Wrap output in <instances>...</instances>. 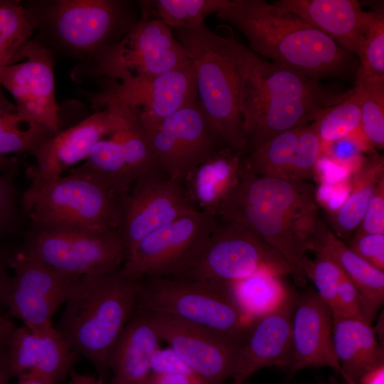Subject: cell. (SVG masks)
<instances>
[{"instance_id": "8fae6325", "label": "cell", "mask_w": 384, "mask_h": 384, "mask_svg": "<svg viewBox=\"0 0 384 384\" xmlns=\"http://www.w3.org/2000/svg\"><path fill=\"white\" fill-rule=\"evenodd\" d=\"M90 100L96 110L119 105L134 111L141 125L156 123L198 101L194 67L189 60L165 73L141 79L102 78Z\"/></svg>"}, {"instance_id": "7a4b0ae2", "label": "cell", "mask_w": 384, "mask_h": 384, "mask_svg": "<svg viewBox=\"0 0 384 384\" xmlns=\"http://www.w3.org/2000/svg\"><path fill=\"white\" fill-rule=\"evenodd\" d=\"M239 30L250 50L315 80L347 77L352 57L329 36L300 16L264 0H230L216 14Z\"/></svg>"}, {"instance_id": "e0dca14e", "label": "cell", "mask_w": 384, "mask_h": 384, "mask_svg": "<svg viewBox=\"0 0 384 384\" xmlns=\"http://www.w3.org/2000/svg\"><path fill=\"white\" fill-rule=\"evenodd\" d=\"M195 210L182 183L157 173L138 178L121 203L117 230L127 256L143 238Z\"/></svg>"}, {"instance_id": "484cf974", "label": "cell", "mask_w": 384, "mask_h": 384, "mask_svg": "<svg viewBox=\"0 0 384 384\" xmlns=\"http://www.w3.org/2000/svg\"><path fill=\"white\" fill-rule=\"evenodd\" d=\"M161 341L146 311L137 304L109 356L111 384H146Z\"/></svg>"}, {"instance_id": "603a6c76", "label": "cell", "mask_w": 384, "mask_h": 384, "mask_svg": "<svg viewBox=\"0 0 384 384\" xmlns=\"http://www.w3.org/2000/svg\"><path fill=\"white\" fill-rule=\"evenodd\" d=\"M297 292L291 289L274 311L255 319L242 341L233 384H242L269 366L284 368L290 352L292 321Z\"/></svg>"}, {"instance_id": "277c9868", "label": "cell", "mask_w": 384, "mask_h": 384, "mask_svg": "<svg viewBox=\"0 0 384 384\" xmlns=\"http://www.w3.org/2000/svg\"><path fill=\"white\" fill-rule=\"evenodd\" d=\"M191 61L199 103L222 144L240 154L247 146L238 103L239 85L226 39L205 23L174 28Z\"/></svg>"}, {"instance_id": "d6a6232c", "label": "cell", "mask_w": 384, "mask_h": 384, "mask_svg": "<svg viewBox=\"0 0 384 384\" xmlns=\"http://www.w3.org/2000/svg\"><path fill=\"white\" fill-rule=\"evenodd\" d=\"M230 0H156L142 1L143 18L152 14L168 27L185 28L204 23L211 14L227 7Z\"/></svg>"}, {"instance_id": "60d3db41", "label": "cell", "mask_w": 384, "mask_h": 384, "mask_svg": "<svg viewBox=\"0 0 384 384\" xmlns=\"http://www.w3.org/2000/svg\"><path fill=\"white\" fill-rule=\"evenodd\" d=\"M371 147L361 130L328 144L321 151L331 160L348 169L353 174L361 166L363 159L361 152Z\"/></svg>"}, {"instance_id": "f1b7e54d", "label": "cell", "mask_w": 384, "mask_h": 384, "mask_svg": "<svg viewBox=\"0 0 384 384\" xmlns=\"http://www.w3.org/2000/svg\"><path fill=\"white\" fill-rule=\"evenodd\" d=\"M333 343L347 384L368 370L384 364V351L371 324L358 319H333Z\"/></svg>"}, {"instance_id": "6f0895ef", "label": "cell", "mask_w": 384, "mask_h": 384, "mask_svg": "<svg viewBox=\"0 0 384 384\" xmlns=\"http://www.w3.org/2000/svg\"><path fill=\"white\" fill-rule=\"evenodd\" d=\"M242 384H244V383H242Z\"/></svg>"}, {"instance_id": "8d00e7d4", "label": "cell", "mask_w": 384, "mask_h": 384, "mask_svg": "<svg viewBox=\"0 0 384 384\" xmlns=\"http://www.w3.org/2000/svg\"><path fill=\"white\" fill-rule=\"evenodd\" d=\"M361 92V132L371 148L384 146V78H356Z\"/></svg>"}, {"instance_id": "d6986e66", "label": "cell", "mask_w": 384, "mask_h": 384, "mask_svg": "<svg viewBox=\"0 0 384 384\" xmlns=\"http://www.w3.org/2000/svg\"><path fill=\"white\" fill-rule=\"evenodd\" d=\"M84 161L73 169L90 174L121 197L138 178L159 170L138 119L98 142Z\"/></svg>"}, {"instance_id": "f35d334b", "label": "cell", "mask_w": 384, "mask_h": 384, "mask_svg": "<svg viewBox=\"0 0 384 384\" xmlns=\"http://www.w3.org/2000/svg\"><path fill=\"white\" fill-rule=\"evenodd\" d=\"M305 275L312 281L315 291L332 312L337 287L344 275L340 266L328 253L319 249L314 260L309 261Z\"/></svg>"}, {"instance_id": "44dd1931", "label": "cell", "mask_w": 384, "mask_h": 384, "mask_svg": "<svg viewBox=\"0 0 384 384\" xmlns=\"http://www.w3.org/2000/svg\"><path fill=\"white\" fill-rule=\"evenodd\" d=\"M329 367L342 375L333 343L331 309L315 289L297 293L292 321L291 348L284 369L292 373Z\"/></svg>"}, {"instance_id": "52a82bcc", "label": "cell", "mask_w": 384, "mask_h": 384, "mask_svg": "<svg viewBox=\"0 0 384 384\" xmlns=\"http://www.w3.org/2000/svg\"><path fill=\"white\" fill-rule=\"evenodd\" d=\"M137 304L243 341L253 321L234 302L227 284L173 277L139 282Z\"/></svg>"}, {"instance_id": "7c38bea8", "label": "cell", "mask_w": 384, "mask_h": 384, "mask_svg": "<svg viewBox=\"0 0 384 384\" xmlns=\"http://www.w3.org/2000/svg\"><path fill=\"white\" fill-rule=\"evenodd\" d=\"M216 216L195 210L154 231L133 248L122 266L123 274L139 282L176 277L205 244Z\"/></svg>"}, {"instance_id": "d4e9b609", "label": "cell", "mask_w": 384, "mask_h": 384, "mask_svg": "<svg viewBox=\"0 0 384 384\" xmlns=\"http://www.w3.org/2000/svg\"><path fill=\"white\" fill-rule=\"evenodd\" d=\"M272 4L300 16L357 55L374 16L356 0H279Z\"/></svg>"}, {"instance_id": "ac0fdd59", "label": "cell", "mask_w": 384, "mask_h": 384, "mask_svg": "<svg viewBox=\"0 0 384 384\" xmlns=\"http://www.w3.org/2000/svg\"><path fill=\"white\" fill-rule=\"evenodd\" d=\"M137 119V113L124 106L112 105L97 110L46 141L32 154L36 165L29 167L43 178L62 176L69 168L84 161L98 142Z\"/></svg>"}, {"instance_id": "83f0119b", "label": "cell", "mask_w": 384, "mask_h": 384, "mask_svg": "<svg viewBox=\"0 0 384 384\" xmlns=\"http://www.w3.org/2000/svg\"><path fill=\"white\" fill-rule=\"evenodd\" d=\"M316 233L318 250L328 253L351 281L358 292L363 319L371 324L384 303V272L357 255L321 220Z\"/></svg>"}, {"instance_id": "db71d44e", "label": "cell", "mask_w": 384, "mask_h": 384, "mask_svg": "<svg viewBox=\"0 0 384 384\" xmlns=\"http://www.w3.org/2000/svg\"><path fill=\"white\" fill-rule=\"evenodd\" d=\"M18 161L15 158L0 155V173H4L17 168Z\"/></svg>"}, {"instance_id": "7bdbcfd3", "label": "cell", "mask_w": 384, "mask_h": 384, "mask_svg": "<svg viewBox=\"0 0 384 384\" xmlns=\"http://www.w3.org/2000/svg\"><path fill=\"white\" fill-rule=\"evenodd\" d=\"M348 247L372 266L384 272V235L354 233Z\"/></svg>"}, {"instance_id": "8992f818", "label": "cell", "mask_w": 384, "mask_h": 384, "mask_svg": "<svg viewBox=\"0 0 384 384\" xmlns=\"http://www.w3.org/2000/svg\"><path fill=\"white\" fill-rule=\"evenodd\" d=\"M19 203L31 225L77 224L118 229L121 197L88 174L43 178L28 167Z\"/></svg>"}, {"instance_id": "9f6ffc18", "label": "cell", "mask_w": 384, "mask_h": 384, "mask_svg": "<svg viewBox=\"0 0 384 384\" xmlns=\"http://www.w3.org/2000/svg\"><path fill=\"white\" fill-rule=\"evenodd\" d=\"M67 384H80V383L73 375H71V380Z\"/></svg>"}, {"instance_id": "f5cc1de1", "label": "cell", "mask_w": 384, "mask_h": 384, "mask_svg": "<svg viewBox=\"0 0 384 384\" xmlns=\"http://www.w3.org/2000/svg\"><path fill=\"white\" fill-rule=\"evenodd\" d=\"M7 349L0 355V384H9L12 377L9 365Z\"/></svg>"}, {"instance_id": "4fadbf2b", "label": "cell", "mask_w": 384, "mask_h": 384, "mask_svg": "<svg viewBox=\"0 0 384 384\" xmlns=\"http://www.w3.org/2000/svg\"><path fill=\"white\" fill-rule=\"evenodd\" d=\"M141 127L159 170L182 184L196 166L221 148L199 102Z\"/></svg>"}, {"instance_id": "11a10c76", "label": "cell", "mask_w": 384, "mask_h": 384, "mask_svg": "<svg viewBox=\"0 0 384 384\" xmlns=\"http://www.w3.org/2000/svg\"><path fill=\"white\" fill-rule=\"evenodd\" d=\"M70 374L78 380L80 384H103L101 380H97L89 375L78 374L73 371H71Z\"/></svg>"}, {"instance_id": "ba28073f", "label": "cell", "mask_w": 384, "mask_h": 384, "mask_svg": "<svg viewBox=\"0 0 384 384\" xmlns=\"http://www.w3.org/2000/svg\"><path fill=\"white\" fill-rule=\"evenodd\" d=\"M20 250L75 277L115 271L127 257L117 229L77 224L32 225Z\"/></svg>"}, {"instance_id": "9c48e42d", "label": "cell", "mask_w": 384, "mask_h": 384, "mask_svg": "<svg viewBox=\"0 0 384 384\" xmlns=\"http://www.w3.org/2000/svg\"><path fill=\"white\" fill-rule=\"evenodd\" d=\"M208 240L176 277L228 284L247 277L292 274L284 257L260 236L234 222L220 218Z\"/></svg>"}, {"instance_id": "bcb514c9", "label": "cell", "mask_w": 384, "mask_h": 384, "mask_svg": "<svg viewBox=\"0 0 384 384\" xmlns=\"http://www.w3.org/2000/svg\"><path fill=\"white\" fill-rule=\"evenodd\" d=\"M151 371L153 373L182 374L201 378L169 347L159 348L154 353L151 361Z\"/></svg>"}, {"instance_id": "1f68e13d", "label": "cell", "mask_w": 384, "mask_h": 384, "mask_svg": "<svg viewBox=\"0 0 384 384\" xmlns=\"http://www.w3.org/2000/svg\"><path fill=\"white\" fill-rule=\"evenodd\" d=\"M54 134L22 114L3 94L0 85V155L33 154Z\"/></svg>"}, {"instance_id": "ffe728a7", "label": "cell", "mask_w": 384, "mask_h": 384, "mask_svg": "<svg viewBox=\"0 0 384 384\" xmlns=\"http://www.w3.org/2000/svg\"><path fill=\"white\" fill-rule=\"evenodd\" d=\"M224 205L247 206L269 210L314 232H316L319 220V203L313 185L305 181L259 176L245 166Z\"/></svg>"}, {"instance_id": "9a60e30c", "label": "cell", "mask_w": 384, "mask_h": 384, "mask_svg": "<svg viewBox=\"0 0 384 384\" xmlns=\"http://www.w3.org/2000/svg\"><path fill=\"white\" fill-rule=\"evenodd\" d=\"M53 67L51 49L30 39L0 73V85L11 93L22 114L55 134L61 129Z\"/></svg>"}, {"instance_id": "c3c4849f", "label": "cell", "mask_w": 384, "mask_h": 384, "mask_svg": "<svg viewBox=\"0 0 384 384\" xmlns=\"http://www.w3.org/2000/svg\"><path fill=\"white\" fill-rule=\"evenodd\" d=\"M146 384H209L204 380L189 375L174 373H151Z\"/></svg>"}, {"instance_id": "d590c367", "label": "cell", "mask_w": 384, "mask_h": 384, "mask_svg": "<svg viewBox=\"0 0 384 384\" xmlns=\"http://www.w3.org/2000/svg\"><path fill=\"white\" fill-rule=\"evenodd\" d=\"M35 28L18 1L0 0V73L31 39Z\"/></svg>"}, {"instance_id": "5bb4252c", "label": "cell", "mask_w": 384, "mask_h": 384, "mask_svg": "<svg viewBox=\"0 0 384 384\" xmlns=\"http://www.w3.org/2000/svg\"><path fill=\"white\" fill-rule=\"evenodd\" d=\"M14 274L9 289L8 315L37 331L52 326V319L65 304L78 277L62 273L21 250L10 255Z\"/></svg>"}, {"instance_id": "74e56055", "label": "cell", "mask_w": 384, "mask_h": 384, "mask_svg": "<svg viewBox=\"0 0 384 384\" xmlns=\"http://www.w3.org/2000/svg\"><path fill=\"white\" fill-rule=\"evenodd\" d=\"M360 65L357 76L384 78V14L383 9L374 11V16L367 30L360 53Z\"/></svg>"}, {"instance_id": "cb8c5ba5", "label": "cell", "mask_w": 384, "mask_h": 384, "mask_svg": "<svg viewBox=\"0 0 384 384\" xmlns=\"http://www.w3.org/2000/svg\"><path fill=\"white\" fill-rule=\"evenodd\" d=\"M7 353L12 377L36 372L53 384L71 373L77 356L53 325L37 331L16 326L10 337Z\"/></svg>"}, {"instance_id": "6da1fadb", "label": "cell", "mask_w": 384, "mask_h": 384, "mask_svg": "<svg viewBox=\"0 0 384 384\" xmlns=\"http://www.w3.org/2000/svg\"><path fill=\"white\" fill-rule=\"evenodd\" d=\"M239 85L243 129L253 149L289 129L314 122L350 95L253 53L225 38Z\"/></svg>"}, {"instance_id": "b9f144b4", "label": "cell", "mask_w": 384, "mask_h": 384, "mask_svg": "<svg viewBox=\"0 0 384 384\" xmlns=\"http://www.w3.org/2000/svg\"><path fill=\"white\" fill-rule=\"evenodd\" d=\"M18 167L0 173V236L14 231L18 223L14 176Z\"/></svg>"}, {"instance_id": "3957f363", "label": "cell", "mask_w": 384, "mask_h": 384, "mask_svg": "<svg viewBox=\"0 0 384 384\" xmlns=\"http://www.w3.org/2000/svg\"><path fill=\"white\" fill-rule=\"evenodd\" d=\"M139 282L119 269L80 277L65 303L57 329L70 347L103 373L110 352L133 313Z\"/></svg>"}, {"instance_id": "7402d4cb", "label": "cell", "mask_w": 384, "mask_h": 384, "mask_svg": "<svg viewBox=\"0 0 384 384\" xmlns=\"http://www.w3.org/2000/svg\"><path fill=\"white\" fill-rule=\"evenodd\" d=\"M216 217L238 223L260 236L287 260L295 281L301 285L305 283L310 261L306 254L318 250L316 232L283 215L247 206H222Z\"/></svg>"}, {"instance_id": "f546056e", "label": "cell", "mask_w": 384, "mask_h": 384, "mask_svg": "<svg viewBox=\"0 0 384 384\" xmlns=\"http://www.w3.org/2000/svg\"><path fill=\"white\" fill-rule=\"evenodd\" d=\"M383 158L363 159L352 174L350 193L345 202L331 213L334 233L347 242L359 226L370 200L378 186L384 179Z\"/></svg>"}, {"instance_id": "7dc6e473", "label": "cell", "mask_w": 384, "mask_h": 384, "mask_svg": "<svg viewBox=\"0 0 384 384\" xmlns=\"http://www.w3.org/2000/svg\"><path fill=\"white\" fill-rule=\"evenodd\" d=\"M352 174L324 154L320 155L315 168V176H318L321 184H337L349 179Z\"/></svg>"}, {"instance_id": "816d5d0a", "label": "cell", "mask_w": 384, "mask_h": 384, "mask_svg": "<svg viewBox=\"0 0 384 384\" xmlns=\"http://www.w3.org/2000/svg\"><path fill=\"white\" fill-rule=\"evenodd\" d=\"M358 384H384V364L380 365L360 377Z\"/></svg>"}, {"instance_id": "2e32d148", "label": "cell", "mask_w": 384, "mask_h": 384, "mask_svg": "<svg viewBox=\"0 0 384 384\" xmlns=\"http://www.w3.org/2000/svg\"><path fill=\"white\" fill-rule=\"evenodd\" d=\"M143 309L161 341L203 380L223 384L233 378L241 339Z\"/></svg>"}, {"instance_id": "5b68a950", "label": "cell", "mask_w": 384, "mask_h": 384, "mask_svg": "<svg viewBox=\"0 0 384 384\" xmlns=\"http://www.w3.org/2000/svg\"><path fill=\"white\" fill-rule=\"evenodd\" d=\"M24 7L40 31L39 41L88 60L119 40L136 21L128 3L118 0L37 1Z\"/></svg>"}, {"instance_id": "e575fe53", "label": "cell", "mask_w": 384, "mask_h": 384, "mask_svg": "<svg viewBox=\"0 0 384 384\" xmlns=\"http://www.w3.org/2000/svg\"><path fill=\"white\" fill-rule=\"evenodd\" d=\"M361 92L356 85L350 95L329 108L314 123L321 151L331 142L361 130Z\"/></svg>"}, {"instance_id": "ee69618b", "label": "cell", "mask_w": 384, "mask_h": 384, "mask_svg": "<svg viewBox=\"0 0 384 384\" xmlns=\"http://www.w3.org/2000/svg\"><path fill=\"white\" fill-rule=\"evenodd\" d=\"M332 316L364 321L358 292L345 273L337 287Z\"/></svg>"}, {"instance_id": "f6af8a7d", "label": "cell", "mask_w": 384, "mask_h": 384, "mask_svg": "<svg viewBox=\"0 0 384 384\" xmlns=\"http://www.w3.org/2000/svg\"><path fill=\"white\" fill-rule=\"evenodd\" d=\"M354 233L384 235V179L378 184Z\"/></svg>"}, {"instance_id": "f907efd6", "label": "cell", "mask_w": 384, "mask_h": 384, "mask_svg": "<svg viewBox=\"0 0 384 384\" xmlns=\"http://www.w3.org/2000/svg\"><path fill=\"white\" fill-rule=\"evenodd\" d=\"M16 327L9 316L0 313V355L8 348L10 337Z\"/></svg>"}, {"instance_id": "4dcf8cb0", "label": "cell", "mask_w": 384, "mask_h": 384, "mask_svg": "<svg viewBox=\"0 0 384 384\" xmlns=\"http://www.w3.org/2000/svg\"><path fill=\"white\" fill-rule=\"evenodd\" d=\"M227 286L238 307L252 321L276 309L291 290L282 277L266 274H253Z\"/></svg>"}, {"instance_id": "30bf717a", "label": "cell", "mask_w": 384, "mask_h": 384, "mask_svg": "<svg viewBox=\"0 0 384 384\" xmlns=\"http://www.w3.org/2000/svg\"><path fill=\"white\" fill-rule=\"evenodd\" d=\"M88 73L116 80L154 77L189 60L171 29L158 18L135 21L116 43L97 52Z\"/></svg>"}, {"instance_id": "836d02e7", "label": "cell", "mask_w": 384, "mask_h": 384, "mask_svg": "<svg viewBox=\"0 0 384 384\" xmlns=\"http://www.w3.org/2000/svg\"><path fill=\"white\" fill-rule=\"evenodd\" d=\"M302 127L285 131L253 149L244 163L245 169L259 176L290 179L293 156Z\"/></svg>"}, {"instance_id": "ab89813d", "label": "cell", "mask_w": 384, "mask_h": 384, "mask_svg": "<svg viewBox=\"0 0 384 384\" xmlns=\"http://www.w3.org/2000/svg\"><path fill=\"white\" fill-rule=\"evenodd\" d=\"M321 142L314 123L302 127L293 156L290 179L305 181L315 176Z\"/></svg>"}, {"instance_id": "4316f807", "label": "cell", "mask_w": 384, "mask_h": 384, "mask_svg": "<svg viewBox=\"0 0 384 384\" xmlns=\"http://www.w3.org/2000/svg\"><path fill=\"white\" fill-rule=\"evenodd\" d=\"M243 170L240 154L221 147L188 175L184 188L198 210L216 216Z\"/></svg>"}, {"instance_id": "681fc988", "label": "cell", "mask_w": 384, "mask_h": 384, "mask_svg": "<svg viewBox=\"0 0 384 384\" xmlns=\"http://www.w3.org/2000/svg\"><path fill=\"white\" fill-rule=\"evenodd\" d=\"M10 255L0 250V307L5 306L11 277L7 272Z\"/></svg>"}]
</instances>
